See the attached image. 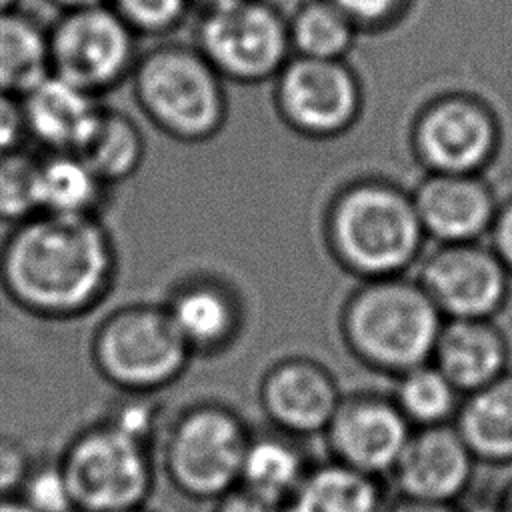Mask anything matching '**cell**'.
I'll list each match as a JSON object with an SVG mask.
<instances>
[{
  "label": "cell",
  "mask_w": 512,
  "mask_h": 512,
  "mask_svg": "<svg viewBox=\"0 0 512 512\" xmlns=\"http://www.w3.org/2000/svg\"><path fill=\"white\" fill-rule=\"evenodd\" d=\"M476 464L454 424L414 428L390 478L400 498L460 502L470 490Z\"/></svg>",
  "instance_id": "9a60e30c"
},
{
  "label": "cell",
  "mask_w": 512,
  "mask_h": 512,
  "mask_svg": "<svg viewBox=\"0 0 512 512\" xmlns=\"http://www.w3.org/2000/svg\"><path fill=\"white\" fill-rule=\"evenodd\" d=\"M312 464L300 438L274 428L254 430L242 460L238 486L264 500L288 506Z\"/></svg>",
  "instance_id": "44dd1931"
},
{
  "label": "cell",
  "mask_w": 512,
  "mask_h": 512,
  "mask_svg": "<svg viewBox=\"0 0 512 512\" xmlns=\"http://www.w3.org/2000/svg\"><path fill=\"white\" fill-rule=\"evenodd\" d=\"M88 352L98 376L122 394H158L194 358L166 308L150 302L110 310L96 324Z\"/></svg>",
  "instance_id": "8992f818"
},
{
  "label": "cell",
  "mask_w": 512,
  "mask_h": 512,
  "mask_svg": "<svg viewBox=\"0 0 512 512\" xmlns=\"http://www.w3.org/2000/svg\"><path fill=\"white\" fill-rule=\"evenodd\" d=\"M444 316L416 278L360 280L340 310V334L352 356L386 376L432 360Z\"/></svg>",
  "instance_id": "3957f363"
},
{
  "label": "cell",
  "mask_w": 512,
  "mask_h": 512,
  "mask_svg": "<svg viewBox=\"0 0 512 512\" xmlns=\"http://www.w3.org/2000/svg\"><path fill=\"white\" fill-rule=\"evenodd\" d=\"M360 30L330 0H304L288 16L292 54L324 60H346Z\"/></svg>",
  "instance_id": "484cf974"
},
{
  "label": "cell",
  "mask_w": 512,
  "mask_h": 512,
  "mask_svg": "<svg viewBox=\"0 0 512 512\" xmlns=\"http://www.w3.org/2000/svg\"><path fill=\"white\" fill-rule=\"evenodd\" d=\"M360 32H382L398 24L410 10L412 0H330Z\"/></svg>",
  "instance_id": "1f68e13d"
},
{
  "label": "cell",
  "mask_w": 512,
  "mask_h": 512,
  "mask_svg": "<svg viewBox=\"0 0 512 512\" xmlns=\"http://www.w3.org/2000/svg\"><path fill=\"white\" fill-rule=\"evenodd\" d=\"M0 512H32L16 494L0 496Z\"/></svg>",
  "instance_id": "ab89813d"
},
{
  "label": "cell",
  "mask_w": 512,
  "mask_h": 512,
  "mask_svg": "<svg viewBox=\"0 0 512 512\" xmlns=\"http://www.w3.org/2000/svg\"><path fill=\"white\" fill-rule=\"evenodd\" d=\"M486 238L492 252L498 256V260L512 276V196L498 204L496 216Z\"/></svg>",
  "instance_id": "836d02e7"
},
{
  "label": "cell",
  "mask_w": 512,
  "mask_h": 512,
  "mask_svg": "<svg viewBox=\"0 0 512 512\" xmlns=\"http://www.w3.org/2000/svg\"><path fill=\"white\" fill-rule=\"evenodd\" d=\"M162 306L194 356H214L228 350L244 326L240 296L216 276L182 278Z\"/></svg>",
  "instance_id": "e0dca14e"
},
{
  "label": "cell",
  "mask_w": 512,
  "mask_h": 512,
  "mask_svg": "<svg viewBox=\"0 0 512 512\" xmlns=\"http://www.w3.org/2000/svg\"><path fill=\"white\" fill-rule=\"evenodd\" d=\"M138 38L110 4L60 12L48 26L50 74L100 98L130 80Z\"/></svg>",
  "instance_id": "9c48e42d"
},
{
  "label": "cell",
  "mask_w": 512,
  "mask_h": 512,
  "mask_svg": "<svg viewBox=\"0 0 512 512\" xmlns=\"http://www.w3.org/2000/svg\"><path fill=\"white\" fill-rule=\"evenodd\" d=\"M24 122L20 100L0 92V154L24 146Z\"/></svg>",
  "instance_id": "e575fe53"
},
{
  "label": "cell",
  "mask_w": 512,
  "mask_h": 512,
  "mask_svg": "<svg viewBox=\"0 0 512 512\" xmlns=\"http://www.w3.org/2000/svg\"><path fill=\"white\" fill-rule=\"evenodd\" d=\"M454 426L478 462L512 466V368L462 398Z\"/></svg>",
  "instance_id": "603a6c76"
},
{
  "label": "cell",
  "mask_w": 512,
  "mask_h": 512,
  "mask_svg": "<svg viewBox=\"0 0 512 512\" xmlns=\"http://www.w3.org/2000/svg\"><path fill=\"white\" fill-rule=\"evenodd\" d=\"M510 354L494 318H444L430 362L466 396L504 376Z\"/></svg>",
  "instance_id": "d6986e66"
},
{
  "label": "cell",
  "mask_w": 512,
  "mask_h": 512,
  "mask_svg": "<svg viewBox=\"0 0 512 512\" xmlns=\"http://www.w3.org/2000/svg\"><path fill=\"white\" fill-rule=\"evenodd\" d=\"M394 498L384 478L328 458L312 464L288 512H390Z\"/></svg>",
  "instance_id": "ffe728a7"
},
{
  "label": "cell",
  "mask_w": 512,
  "mask_h": 512,
  "mask_svg": "<svg viewBox=\"0 0 512 512\" xmlns=\"http://www.w3.org/2000/svg\"><path fill=\"white\" fill-rule=\"evenodd\" d=\"M112 186L76 152H38V212L60 216H102Z\"/></svg>",
  "instance_id": "7402d4cb"
},
{
  "label": "cell",
  "mask_w": 512,
  "mask_h": 512,
  "mask_svg": "<svg viewBox=\"0 0 512 512\" xmlns=\"http://www.w3.org/2000/svg\"><path fill=\"white\" fill-rule=\"evenodd\" d=\"M418 284L444 318H496L512 290V276L488 244H436L418 262Z\"/></svg>",
  "instance_id": "7c38bea8"
},
{
  "label": "cell",
  "mask_w": 512,
  "mask_h": 512,
  "mask_svg": "<svg viewBox=\"0 0 512 512\" xmlns=\"http://www.w3.org/2000/svg\"><path fill=\"white\" fill-rule=\"evenodd\" d=\"M390 512H464L460 502H426L396 496Z\"/></svg>",
  "instance_id": "8d00e7d4"
},
{
  "label": "cell",
  "mask_w": 512,
  "mask_h": 512,
  "mask_svg": "<svg viewBox=\"0 0 512 512\" xmlns=\"http://www.w3.org/2000/svg\"><path fill=\"white\" fill-rule=\"evenodd\" d=\"M50 74L48 28L20 8L0 14V92L24 96Z\"/></svg>",
  "instance_id": "cb8c5ba5"
},
{
  "label": "cell",
  "mask_w": 512,
  "mask_h": 512,
  "mask_svg": "<svg viewBox=\"0 0 512 512\" xmlns=\"http://www.w3.org/2000/svg\"><path fill=\"white\" fill-rule=\"evenodd\" d=\"M412 432L392 394L358 390L342 396L322 438L328 458L386 480Z\"/></svg>",
  "instance_id": "4fadbf2b"
},
{
  "label": "cell",
  "mask_w": 512,
  "mask_h": 512,
  "mask_svg": "<svg viewBox=\"0 0 512 512\" xmlns=\"http://www.w3.org/2000/svg\"><path fill=\"white\" fill-rule=\"evenodd\" d=\"M38 152L18 146L0 154V224L14 226L38 212Z\"/></svg>",
  "instance_id": "83f0119b"
},
{
  "label": "cell",
  "mask_w": 512,
  "mask_h": 512,
  "mask_svg": "<svg viewBox=\"0 0 512 512\" xmlns=\"http://www.w3.org/2000/svg\"><path fill=\"white\" fill-rule=\"evenodd\" d=\"M498 512H512V476L504 480L500 490L494 494Z\"/></svg>",
  "instance_id": "74e56055"
},
{
  "label": "cell",
  "mask_w": 512,
  "mask_h": 512,
  "mask_svg": "<svg viewBox=\"0 0 512 512\" xmlns=\"http://www.w3.org/2000/svg\"><path fill=\"white\" fill-rule=\"evenodd\" d=\"M48 2L54 4L60 12L90 8V6H98V4H108V0H48Z\"/></svg>",
  "instance_id": "f35d334b"
},
{
  "label": "cell",
  "mask_w": 512,
  "mask_h": 512,
  "mask_svg": "<svg viewBox=\"0 0 512 512\" xmlns=\"http://www.w3.org/2000/svg\"><path fill=\"white\" fill-rule=\"evenodd\" d=\"M410 146L426 172L484 174L502 148V124L484 98L444 92L416 112Z\"/></svg>",
  "instance_id": "30bf717a"
},
{
  "label": "cell",
  "mask_w": 512,
  "mask_h": 512,
  "mask_svg": "<svg viewBox=\"0 0 512 512\" xmlns=\"http://www.w3.org/2000/svg\"><path fill=\"white\" fill-rule=\"evenodd\" d=\"M108 4L138 36L160 38L184 22L194 0H108Z\"/></svg>",
  "instance_id": "f546056e"
},
{
  "label": "cell",
  "mask_w": 512,
  "mask_h": 512,
  "mask_svg": "<svg viewBox=\"0 0 512 512\" xmlns=\"http://www.w3.org/2000/svg\"><path fill=\"white\" fill-rule=\"evenodd\" d=\"M210 512H288V506L264 500L240 486L212 502Z\"/></svg>",
  "instance_id": "d590c367"
},
{
  "label": "cell",
  "mask_w": 512,
  "mask_h": 512,
  "mask_svg": "<svg viewBox=\"0 0 512 512\" xmlns=\"http://www.w3.org/2000/svg\"><path fill=\"white\" fill-rule=\"evenodd\" d=\"M126 512H154V510H150L148 506H142V508H134V510H126Z\"/></svg>",
  "instance_id": "7bdbcfd3"
},
{
  "label": "cell",
  "mask_w": 512,
  "mask_h": 512,
  "mask_svg": "<svg viewBox=\"0 0 512 512\" xmlns=\"http://www.w3.org/2000/svg\"><path fill=\"white\" fill-rule=\"evenodd\" d=\"M272 100L290 130L304 138L330 140L358 122L364 88L346 60L292 54L274 76Z\"/></svg>",
  "instance_id": "8fae6325"
},
{
  "label": "cell",
  "mask_w": 512,
  "mask_h": 512,
  "mask_svg": "<svg viewBox=\"0 0 512 512\" xmlns=\"http://www.w3.org/2000/svg\"><path fill=\"white\" fill-rule=\"evenodd\" d=\"M118 248L102 216L36 212L0 240V290L24 314L70 322L112 292Z\"/></svg>",
  "instance_id": "6da1fadb"
},
{
  "label": "cell",
  "mask_w": 512,
  "mask_h": 512,
  "mask_svg": "<svg viewBox=\"0 0 512 512\" xmlns=\"http://www.w3.org/2000/svg\"><path fill=\"white\" fill-rule=\"evenodd\" d=\"M240 0H194V4H198L202 10H212V8H220V6H228V4H236Z\"/></svg>",
  "instance_id": "60d3db41"
},
{
  "label": "cell",
  "mask_w": 512,
  "mask_h": 512,
  "mask_svg": "<svg viewBox=\"0 0 512 512\" xmlns=\"http://www.w3.org/2000/svg\"><path fill=\"white\" fill-rule=\"evenodd\" d=\"M102 418L154 448L166 424L164 408L156 394H122Z\"/></svg>",
  "instance_id": "4dcf8cb0"
},
{
  "label": "cell",
  "mask_w": 512,
  "mask_h": 512,
  "mask_svg": "<svg viewBox=\"0 0 512 512\" xmlns=\"http://www.w3.org/2000/svg\"><path fill=\"white\" fill-rule=\"evenodd\" d=\"M30 466L32 458L22 442L0 434V496L16 494Z\"/></svg>",
  "instance_id": "d6a6232c"
},
{
  "label": "cell",
  "mask_w": 512,
  "mask_h": 512,
  "mask_svg": "<svg viewBox=\"0 0 512 512\" xmlns=\"http://www.w3.org/2000/svg\"><path fill=\"white\" fill-rule=\"evenodd\" d=\"M194 46L214 70L236 84L274 80L292 56L288 16L268 0L202 10Z\"/></svg>",
  "instance_id": "ba28073f"
},
{
  "label": "cell",
  "mask_w": 512,
  "mask_h": 512,
  "mask_svg": "<svg viewBox=\"0 0 512 512\" xmlns=\"http://www.w3.org/2000/svg\"><path fill=\"white\" fill-rule=\"evenodd\" d=\"M224 78L194 44L160 42L140 52L130 74L132 98L162 134L200 144L220 134L228 118Z\"/></svg>",
  "instance_id": "277c9868"
},
{
  "label": "cell",
  "mask_w": 512,
  "mask_h": 512,
  "mask_svg": "<svg viewBox=\"0 0 512 512\" xmlns=\"http://www.w3.org/2000/svg\"><path fill=\"white\" fill-rule=\"evenodd\" d=\"M322 230L330 256L358 280L406 274L428 240L412 192L376 176L340 186L328 200Z\"/></svg>",
  "instance_id": "7a4b0ae2"
},
{
  "label": "cell",
  "mask_w": 512,
  "mask_h": 512,
  "mask_svg": "<svg viewBox=\"0 0 512 512\" xmlns=\"http://www.w3.org/2000/svg\"><path fill=\"white\" fill-rule=\"evenodd\" d=\"M412 200L426 238L436 244L480 242L500 204L484 174L458 172H426Z\"/></svg>",
  "instance_id": "2e32d148"
},
{
  "label": "cell",
  "mask_w": 512,
  "mask_h": 512,
  "mask_svg": "<svg viewBox=\"0 0 512 512\" xmlns=\"http://www.w3.org/2000/svg\"><path fill=\"white\" fill-rule=\"evenodd\" d=\"M394 380L392 398L412 428L454 424L464 396L436 364H420Z\"/></svg>",
  "instance_id": "4316f807"
},
{
  "label": "cell",
  "mask_w": 512,
  "mask_h": 512,
  "mask_svg": "<svg viewBox=\"0 0 512 512\" xmlns=\"http://www.w3.org/2000/svg\"><path fill=\"white\" fill-rule=\"evenodd\" d=\"M110 186L132 178L146 156L140 126L122 110L104 106L94 130L76 152Z\"/></svg>",
  "instance_id": "d4e9b609"
},
{
  "label": "cell",
  "mask_w": 512,
  "mask_h": 512,
  "mask_svg": "<svg viewBox=\"0 0 512 512\" xmlns=\"http://www.w3.org/2000/svg\"><path fill=\"white\" fill-rule=\"evenodd\" d=\"M22 0H0V14L2 12H10V10H16L20 6Z\"/></svg>",
  "instance_id": "b9f144b4"
},
{
  "label": "cell",
  "mask_w": 512,
  "mask_h": 512,
  "mask_svg": "<svg viewBox=\"0 0 512 512\" xmlns=\"http://www.w3.org/2000/svg\"><path fill=\"white\" fill-rule=\"evenodd\" d=\"M252 432L230 404L196 400L164 424L156 444L158 470L180 496L214 502L240 484Z\"/></svg>",
  "instance_id": "5b68a950"
},
{
  "label": "cell",
  "mask_w": 512,
  "mask_h": 512,
  "mask_svg": "<svg viewBox=\"0 0 512 512\" xmlns=\"http://www.w3.org/2000/svg\"><path fill=\"white\" fill-rule=\"evenodd\" d=\"M16 496L32 512H78L60 458L32 460Z\"/></svg>",
  "instance_id": "f1b7e54d"
},
{
  "label": "cell",
  "mask_w": 512,
  "mask_h": 512,
  "mask_svg": "<svg viewBox=\"0 0 512 512\" xmlns=\"http://www.w3.org/2000/svg\"><path fill=\"white\" fill-rule=\"evenodd\" d=\"M20 100L26 140L38 152H78L104 108L98 96L48 74Z\"/></svg>",
  "instance_id": "ac0fdd59"
},
{
  "label": "cell",
  "mask_w": 512,
  "mask_h": 512,
  "mask_svg": "<svg viewBox=\"0 0 512 512\" xmlns=\"http://www.w3.org/2000/svg\"><path fill=\"white\" fill-rule=\"evenodd\" d=\"M256 396L270 428L306 440L324 434L344 392L322 362L286 356L264 370Z\"/></svg>",
  "instance_id": "5bb4252c"
},
{
  "label": "cell",
  "mask_w": 512,
  "mask_h": 512,
  "mask_svg": "<svg viewBox=\"0 0 512 512\" xmlns=\"http://www.w3.org/2000/svg\"><path fill=\"white\" fill-rule=\"evenodd\" d=\"M58 458L78 512L142 508L156 488V448L106 418L80 428Z\"/></svg>",
  "instance_id": "52a82bcc"
}]
</instances>
